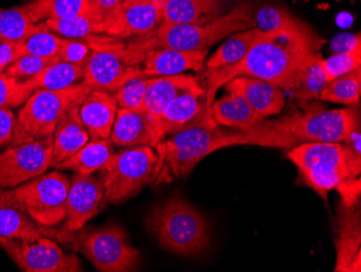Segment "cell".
Wrapping results in <instances>:
<instances>
[{
  "instance_id": "cell-20",
  "label": "cell",
  "mask_w": 361,
  "mask_h": 272,
  "mask_svg": "<svg viewBox=\"0 0 361 272\" xmlns=\"http://www.w3.org/2000/svg\"><path fill=\"white\" fill-rule=\"evenodd\" d=\"M223 87L226 91L240 93L263 121L271 115L279 114L286 105L283 89L262 79L238 76Z\"/></svg>"
},
{
  "instance_id": "cell-26",
  "label": "cell",
  "mask_w": 361,
  "mask_h": 272,
  "mask_svg": "<svg viewBox=\"0 0 361 272\" xmlns=\"http://www.w3.org/2000/svg\"><path fill=\"white\" fill-rule=\"evenodd\" d=\"M223 14V0H166L162 23H206Z\"/></svg>"
},
{
  "instance_id": "cell-36",
  "label": "cell",
  "mask_w": 361,
  "mask_h": 272,
  "mask_svg": "<svg viewBox=\"0 0 361 272\" xmlns=\"http://www.w3.org/2000/svg\"><path fill=\"white\" fill-rule=\"evenodd\" d=\"M295 20L289 10L278 4H262L253 8L252 25L261 32H271L286 28Z\"/></svg>"
},
{
  "instance_id": "cell-18",
  "label": "cell",
  "mask_w": 361,
  "mask_h": 272,
  "mask_svg": "<svg viewBox=\"0 0 361 272\" xmlns=\"http://www.w3.org/2000/svg\"><path fill=\"white\" fill-rule=\"evenodd\" d=\"M209 49L197 52L164 49L149 50L142 56L139 66L145 77L171 76L186 71H204Z\"/></svg>"
},
{
  "instance_id": "cell-44",
  "label": "cell",
  "mask_w": 361,
  "mask_h": 272,
  "mask_svg": "<svg viewBox=\"0 0 361 272\" xmlns=\"http://www.w3.org/2000/svg\"><path fill=\"white\" fill-rule=\"evenodd\" d=\"M20 57L19 42L0 40V68L6 70Z\"/></svg>"
},
{
  "instance_id": "cell-15",
  "label": "cell",
  "mask_w": 361,
  "mask_h": 272,
  "mask_svg": "<svg viewBox=\"0 0 361 272\" xmlns=\"http://www.w3.org/2000/svg\"><path fill=\"white\" fill-rule=\"evenodd\" d=\"M166 139L161 122L144 107L117 111L111 140L117 147L149 146L157 149Z\"/></svg>"
},
{
  "instance_id": "cell-43",
  "label": "cell",
  "mask_w": 361,
  "mask_h": 272,
  "mask_svg": "<svg viewBox=\"0 0 361 272\" xmlns=\"http://www.w3.org/2000/svg\"><path fill=\"white\" fill-rule=\"evenodd\" d=\"M336 189L340 192L343 204L354 205L359 202L360 198V178L348 180L338 184Z\"/></svg>"
},
{
  "instance_id": "cell-49",
  "label": "cell",
  "mask_w": 361,
  "mask_h": 272,
  "mask_svg": "<svg viewBox=\"0 0 361 272\" xmlns=\"http://www.w3.org/2000/svg\"><path fill=\"white\" fill-rule=\"evenodd\" d=\"M5 71L6 70H4V69L0 68V76H1L3 74H5Z\"/></svg>"
},
{
  "instance_id": "cell-25",
  "label": "cell",
  "mask_w": 361,
  "mask_h": 272,
  "mask_svg": "<svg viewBox=\"0 0 361 272\" xmlns=\"http://www.w3.org/2000/svg\"><path fill=\"white\" fill-rule=\"evenodd\" d=\"M209 117L216 125L234 129H245L263 121L237 91H227L222 98L213 101Z\"/></svg>"
},
{
  "instance_id": "cell-34",
  "label": "cell",
  "mask_w": 361,
  "mask_h": 272,
  "mask_svg": "<svg viewBox=\"0 0 361 272\" xmlns=\"http://www.w3.org/2000/svg\"><path fill=\"white\" fill-rule=\"evenodd\" d=\"M322 54H318L304 69L297 87L292 91L294 98L297 99L301 105H306L319 98L320 93L328 85L326 74L322 66Z\"/></svg>"
},
{
  "instance_id": "cell-30",
  "label": "cell",
  "mask_w": 361,
  "mask_h": 272,
  "mask_svg": "<svg viewBox=\"0 0 361 272\" xmlns=\"http://www.w3.org/2000/svg\"><path fill=\"white\" fill-rule=\"evenodd\" d=\"M84 66L56 60L28 81L35 90H62L76 85L84 77Z\"/></svg>"
},
{
  "instance_id": "cell-8",
  "label": "cell",
  "mask_w": 361,
  "mask_h": 272,
  "mask_svg": "<svg viewBox=\"0 0 361 272\" xmlns=\"http://www.w3.org/2000/svg\"><path fill=\"white\" fill-rule=\"evenodd\" d=\"M103 172L104 200L116 204L154 182L160 174L159 156L149 146L130 147L114 154Z\"/></svg>"
},
{
  "instance_id": "cell-5",
  "label": "cell",
  "mask_w": 361,
  "mask_h": 272,
  "mask_svg": "<svg viewBox=\"0 0 361 272\" xmlns=\"http://www.w3.org/2000/svg\"><path fill=\"white\" fill-rule=\"evenodd\" d=\"M146 228L162 249L178 255H196L209 244L206 220L182 199H170L153 208L146 217Z\"/></svg>"
},
{
  "instance_id": "cell-38",
  "label": "cell",
  "mask_w": 361,
  "mask_h": 272,
  "mask_svg": "<svg viewBox=\"0 0 361 272\" xmlns=\"http://www.w3.org/2000/svg\"><path fill=\"white\" fill-rule=\"evenodd\" d=\"M360 66L361 46L350 52H341L329 58L322 59V66L328 83L332 82L343 75L358 70Z\"/></svg>"
},
{
  "instance_id": "cell-2",
  "label": "cell",
  "mask_w": 361,
  "mask_h": 272,
  "mask_svg": "<svg viewBox=\"0 0 361 272\" xmlns=\"http://www.w3.org/2000/svg\"><path fill=\"white\" fill-rule=\"evenodd\" d=\"M239 145L290 149L289 136L276 131L267 122H259L245 129L228 131L216 125L210 117L202 123L172 134L158 146L160 170L169 165L176 177H186L195 166L212 152Z\"/></svg>"
},
{
  "instance_id": "cell-24",
  "label": "cell",
  "mask_w": 361,
  "mask_h": 272,
  "mask_svg": "<svg viewBox=\"0 0 361 272\" xmlns=\"http://www.w3.org/2000/svg\"><path fill=\"white\" fill-rule=\"evenodd\" d=\"M42 230L20 206L11 190L0 187V237L34 241Z\"/></svg>"
},
{
  "instance_id": "cell-41",
  "label": "cell",
  "mask_w": 361,
  "mask_h": 272,
  "mask_svg": "<svg viewBox=\"0 0 361 272\" xmlns=\"http://www.w3.org/2000/svg\"><path fill=\"white\" fill-rule=\"evenodd\" d=\"M90 54L91 47L87 38H64L58 60L85 68Z\"/></svg>"
},
{
  "instance_id": "cell-45",
  "label": "cell",
  "mask_w": 361,
  "mask_h": 272,
  "mask_svg": "<svg viewBox=\"0 0 361 272\" xmlns=\"http://www.w3.org/2000/svg\"><path fill=\"white\" fill-rule=\"evenodd\" d=\"M361 46V37L359 34H341L332 40L331 49L336 54L350 52Z\"/></svg>"
},
{
  "instance_id": "cell-39",
  "label": "cell",
  "mask_w": 361,
  "mask_h": 272,
  "mask_svg": "<svg viewBox=\"0 0 361 272\" xmlns=\"http://www.w3.org/2000/svg\"><path fill=\"white\" fill-rule=\"evenodd\" d=\"M149 77L137 75L128 79L114 93V98L121 109L143 107Z\"/></svg>"
},
{
  "instance_id": "cell-35",
  "label": "cell",
  "mask_w": 361,
  "mask_h": 272,
  "mask_svg": "<svg viewBox=\"0 0 361 272\" xmlns=\"http://www.w3.org/2000/svg\"><path fill=\"white\" fill-rule=\"evenodd\" d=\"M64 37L48 30L44 24L39 23V28L27 37L19 42L21 57L24 54L42 57L47 59H56Z\"/></svg>"
},
{
  "instance_id": "cell-27",
  "label": "cell",
  "mask_w": 361,
  "mask_h": 272,
  "mask_svg": "<svg viewBox=\"0 0 361 272\" xmlns=\"http://www.w3.org/2000/svg\"><path fill=\"white\" fill-rule=\"evenodd\" d=\"M25 7L35 24L47 20L74 19L81 16L103 17L93 0H32L25 4Z\"/></svg>"
},
{
  "instance_id": "cell-37",
  "label": "cell",
  "mask_w": 361,
  "mask_h": 272,
  "mask_svg": "<svg viewBox=\"0 0 361 272\" xmlns=\"http://www.w3.org/2000/svg\"><path fill=\"white\" fill-rule=\"evenodd\" d=\"M35 91L28 79L20 81L5 73L0 76V107L10 109L23 105Z\"/></svg>"
},
{
  "instance_id": "cell-12",
  "label": "cell",
  "mask_w": 361,
  "mask_h": 272,
  "mask_svg": "<svg viewBox=\"0 0 361 272\" xmlns=\"http://www.w3.org/2000/svg\"><path fill=\"white\" fill-rule=\"evenodd\" d=\"M0 247L13 259L22 271H82L75 254H66L56 242L40 237L34 241L0 237Z\"/></svg>"
},
{
  "instance_id": "cell-7",
  "label": "cell",
  "mask_w": 361,
  "mask_h": 272,
  "mask_svg": "<svg viewBox=\"0 0 361 272\" xmlns=\"http://www.w3.org/2000/svg\"><path fill=\"white\" fill-rule=\"evenodd\" d=\"M271 125L289 135L297 145L304 142H348L359 129L356 107L324 110L310 107L301 113L271 122Z\"/></svg>"
},
{
  "instance_id": "cell-40",
  "label": "cell",
  "mask_w": 361,
  "mask_h": 272,
  "mask_svg": "<svg viewBox=\"0 0 361 272\" xmlns=\"http://www.w3.org/2000/svg\"><path fill=\"white\" fill-rule=\"evenodd\" d=\"M56 59L42 58V57L24 54L18 60L14 61L11 66L6 69L5 73L8 76L20 81L32 78L39 74L49 64H51Z\"/></svg>"
},
{
  "instance_id": "cell-3",
  "label": "cell",
  "mask_w": 361,
  "mask_h": 272,
  "mask_svg": "<svg viewBox=\"0 0 361 272\" xmlns=\"http://www.w3.org/2000/svg\"><path fill=\"white\" fill-rule=\"evenodd\" d=\"M252 4L243 1L227 13L206 23L167 24L161 22L152 33L126 42L128 56L133 66H139L142 56L149 50L170 48L197 52L209 49L227 36L252 28Z\"/></svg>"
},
{
  "instance_id": "cell-6",
  "label": "cell",
  "mask_w": 361,
  "mask_h": 272,
  "mask_svg": "<svg viewBox=\"0 0 361 272\" xmlns=\"http://www.w3.org/2000/svg\"><path fill=\"white\" fill-rule=\"evenodd\" d=\"M91 90L84 83L62 90H36L20 110L9 147L54 136L63 115L84 102Z\"/></svg>"
},
{
  "instance_id": "cell-28",
  "label": "cell",
  "mask_w": 361,
  "mask_h": 272,
  "mask_svg": "<svg viewBox=\"0 0 361 272\" xmlns=\"http://www.w3.org/2000/svg\"><path fill=\"white\" fill-rule=\"evenodd\" d=\"M111 143V139L91 140L56 168L73 170L79 175H91L97 170H104L114 156Z\"/></svg>"
},
{
  "instance_id": "cell-13",
  "label": "cell",
  "mask_w": 361,
  "mask_h": 272,
  "mask_svg": "<svg viewBox=\"0 0 361 272\" xmlns=\"http://www.w3.org/2000/svg\"><path fill=\"white\" fill-rule=\"evenodd\" d=\"M54 136L9 147L0 154V187L14 188L51 167Z\"/></svg>"
},
{
  "instance_id": "cell-48",
  "label": "cell",
  "mask_w": 361,
  "mask_h": 272,
  "mask_svg": "<svg viewBox=\"0 0 361 272\" xmlns=\"http://www.w3.org/2000/svg\"><path fill=\"white\" fill-rule=\"evenodd\" d=\"M125 1H130V3H135V1H144V0H123V3Z\"/></svg>"
},
{
  "instance_id": "cell-42",
  "label": "cell",
  "mask_w": 361,
  "mask_h": 272,
  "mask_svg": "<svg viewBox=\"0 0 361 272\" xmlns=\"http://www.w3.org/2000/svg\"><path fill=\"white\" fill-rule=\"evenodd\" d=\"M16 117L13 112L6 107H0V147L11 142L13 138Z\"/></svg>"
},
{
  "instance_id": "cell-21",
  "label": "cell",
  "mask_w": 361,
  "mask_h": 272,
  "mask_svg": "<svg viewBox=\"0 0 361 272\" xmlns=\"http://www.w3.org/2000/svg\"><path fill=\"white\" fill-rule=\"evenodd\" d=\"M118 105L114 95L106 91L91 90L79 107V115L90 140L111 139Z\"/></svg>"
},
{
  "instance_id": "cell-29",
  "label": "cell",
  "mask_w": 361,
  "mask_h": 272,
  "mask_svg": "<svg viewBox=\"0 0 361 272\" xmlns=\"http://www.w3.org/2000/svg\"><path fill=\"white\" fill-rule=\"evenodd\" d=\"M259 32L261 30L252 28L232 34L228 40L222 46L219 47V49L208 60H206L204 66H207V70L226 68L239 62L249 52Z\"/></svg>"
},
{
  "instance_id": "cell-46",
  "label": "cell",
  "mask_w": 361,
  "mask_h": 272,
  "mask_svg": "<svg viewBox=\"0 0 361 272\" xmlns=\"http://www.w3.org/2000/svg\"><path fill=\"white\" fill-rule=\"evenodd\" d=\"M95 7L101 12L103 17H106L107 14L111 13V11L118 8L123 0H93Z\"/></svg>"
},
{
  "instance_id": "cell-17",
  "label": "cell",
  "mask_w": 361,
  "mask_h": 272,
  "mask_svg": "<svg viewBox=\"0 0 361 272\" xmlns=\"http://www.w3.org/2000/svg\"><path fill=\"white\" fill-rule=\"evenodd\" d=\"M336 229V272L361 271L360 204L341 202Z\"/></svg>"
},
{
  "instance_id": "cell-1",
  "label": "cell",
  "mask_w": 361,
  "mask_h": 272,
  "mask_svg": "<svg viewBox=\"0 0 361 272\" xmlns=\"http://www.w3.org/2000/svg\"><path fill=\"white\" fill-rule=\"evenodd\" d=\"M322 44L313 28L299 19L279 30L259 32L239 62L207 70L208 109L216 100L219 89L238 76L262 79L292 93L304 69L320 54Z\"/></svg>"
},
{
  "instance_id": "cell-14",
  "label": "cell",
  "mask_w": 361,
  "mask_h": 272,
  "mask_svg": "<svg viewBox=\"0 0 361 272\" xmlns=\"http://www.w3.org/2000/svg\"><path fill=\"white\" fill-rule=\"evenodd\" d=\"M162 7L156 0L125 1L104 18V35L123 40L152 33L161 24Z\"/></svg>"
},
{
  "instance_id": "cell-47",
  "label": "cell",
  "mask_w": 361,
  "mask_h": 272,
  "mask_svg": "<svg viewBox=\"0 0 361 272\" xmlns=\"http://www.w3.org/2000/svg\"><path fill=\"white\" fill-rule=\"evenodd\" d=\"M353 18L350 17L348 13H341L338 18H336V23L340 24L342 26H348L352 23Z\"/></svg>"
},
{
  "instance_id": "cell-23",
  "label": "cell",
  "mask_w": 361,
  "mask_h": 272,
  "mask_svg": "<svg viewBox=\"0 0 361 272\" xmlns=\"http://www.w3.org/2000/svg\"><path fill=\"white\" fill-rule=\"evenodd\" d=\"M79 107L63 115L54 134V158L51 167L68 160L90 141V136L81 121Z\"/></svg>"
},
{
  "instance_id": "cell-22",
  "label": "cell",
  "mask_w": 361,
  "mask_h": 272,
  "mask_svg": "<svg viewBox=\"0 0 361 272\" xmlns=\"http://www.w3.org/2000/svg\"><path fill=\"white\" fill-rule=\"evenodd\" d=\"M202 89L196 77L192 75H171L149 79L144 99V109L159 119L164 110L178 95L188 91Z\"/></svg>"
},
{
  "instance_id": "cell-11",
  "label": "cell",
  "mask_w": 361,
  "mask_h": 272,
  "mask_svg": "<svg viewBox=\"0 0 361 272\" xmlns=\"http://www.w3.org/2000/svg\"><path fill=\"white\" fill-rule=\"evenodd\" d=\"M71 182L59 172L32 178L13 189L22 210L39 226L52 227L66 219V200Z\"/></svg>"
},
{
  "instance_id": "cell-10",
  "label": "cell",
  "mask_w": 361,
  "mask_h": 272,
  "mask_svg": "<svg viewBox=\"0 0 361 272\" xmlns=\"http://www.w3.org/2000/svg\"><path fill=\"white\" fill-rule=\"evenodd\" d=\"M91 54L85 66L82 83L92 90L115 93L126 81L142 75L139 66H133L126 42L111 36L87 37Z\"/></svg>"
},
{
  "instance_id": "cell-4",
  "label": "cell",
  "mask_w": 361,
  "mask_h": 272,
  "mask_svg": "<svg viewBox=\"0 0 361 272\" xmlns=\"http://www.w3.org/2000/svg\"><path fill=\"white\" fill-rule=\"evenodd\" d=\"M287 155L297 166L304 184L324 200L338 184L360 176V152L348 143L304 142L290 149Z\"/></svg>"
},
{
  "instance_id": "cell-16",
  "label": "cell",
  "mask_w": 361,
  "mask_h": 272,
  "mask_svg": "<svg viewBox=\"0 0 361 272\" xmlns=\"http://www.w3.org/2000/svg\"><path fill=\"white\" fill-rule=\"evenodd\" d=\"M103 199V180L91 175H75L71 180L66 200V232L74 233L84 228L87 221L100 211Z\"/></svg>"
},
{
  "instance_id": "cell-9",
  "label": "cell",
  "mask_w": 361,
  "mask_h": 272,
  "mask_svg": "<svg viewBox=\"0 0 361 272\" xmlns=\"http://www.w3.org/2000/svg\"><path fill=\"white\" fill-rule=\"evenodd\" d=\"M72 245L100 271H133L140 264V252L131 247L126 231L116 225L81 228L73 237Z\"/></svg>"
},
{
  "instance_id": "cell-31",
  "label": "cell",
  "mask_w": 361,
  "mask_h": 272,
  "mask_svg": "<svg viewBox=\"0 0 361 272\" xmlns=\"http://www.w3.org/2000/svg\"><path fill=\"white\" fill-rule=\"evenodd\" d=\"M104 18L81 16L68 20H47L42 22L48 30L64 38H87L104 34Z\"/></svg>"
},
{
  "instance_id": "cell-32",
  "label": "cell",
  "mask_w": 361,
  "mask_h": 272,
  "mask_svg": "<svg viewBox=\"0 0 361 272\" xmlns=\"http://www.w3.org/2000/svg\"><path fill=\"white\" fill-rule=\"evenodd\" d=\"M39 28L34 23L25 5L0 8V40L20 42Z\"/></svg>"
},
{
  "instance_id": "cell-33",
  "label": "cell",
  "mask_w": 361,
  "mask_h": 272,
  "mask_svg": "<svg viewBox=\"0 0 361 272\" xmlns=\"http://www.w3.org/2000/svg\"><path fill=\"white\" fill-rule=\"evenodd\" d=\"M361 95V70L338 77L328 83L320 93L319 98L326 102L338 103L343 105H358Z\"/></svg>"
},
{
  "instance_id": "cell-19",
  "label": "cell",
  "mask_w": 361,
  "mask_h": 272,
  "mask_svg": "<svg viewBox=\"0 0 361 272\" xmlns=\"http://www.w3.org/2000/svg\"><path fill=\"white\" fill-rule=\"evenodd\" d=\"M209 117L206 90L188 91L178 95L160 115L166 137L202 123Z\"/></svg>"
}]
</instances>
